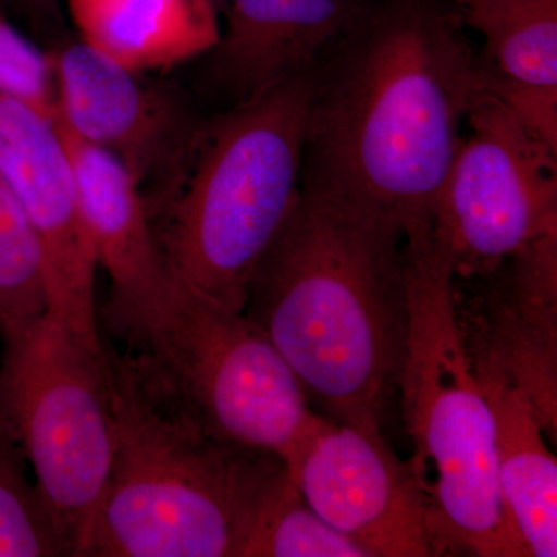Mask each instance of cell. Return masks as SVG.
Listing matches in <instances>:
<instances>
[{"label":"cell","instance_id":"obj_20","mask_svg":"<svg viewBox=\"0 0 557 557\" xmlns=\"http://www.w3.org/2000/svg\"><path fill=\"white\" fill-rule=\"evenodd\" d=\"M20 450L0 435V557L65 555L35 486L17 463Z\"/></svg>","mask_w":557,"mask_h":557},{"label":"cell","instance_id":"obj_15","mask_svg":"<svg viewBox=\"0 0 557 557\" xmlns=\"http://www.w3.org/2000/svg\"><path fill=\"white\" fill-rule=\"evenodd\" d=\"M472 369L493 417L497 482L509 520L530 557H556L557 461L547 431L525 392Z\"/></svg>","mask_w":557,"mask_h":557},{"label":"cell","instance_id":"obj_17","mask_svg":"<svg viewBox=\"0 0 557 557\" xmlns=\"http://www.w3.org/2000/svg\"><path fill=\"white\" fill-rule=\"evenodd\" d=\"M465 25L483 39L480 60L498 75L557 87V0H468Z\"/></svg>","mask_w":557,"mask_h":557},{"label":"cell","instance_id":"obj_16","mask_svg":"<svg viewBox=\"0 0 557 557\" xmlns=\"http://www.w3.org/2000/svg\"><path fill=\"white\" fill-rule=\"evenodd\" d=\"M76 38L139 73L207 54L220 35L209 0H65Z\"/></svg>","mask_w":557,"mask_h":557},{"label":"cell","instance_id":"obj_14","mask_svg":"<svg viewBox=\"0 0 557 557\" xmlns=\"http://www.w3.org/2000/svg\"><path fill=\"white\" fill-rule=\"evenodd\" d=\"M58 126L72 160L98 269L109 278V319L124 333L174 284L161 255L148 200L137 180L115 157L75 137L60 123Z\"/></svg>","mask_w":557,"mask_h":557},{"label":"cell","instance_id":"obj_11","mask_svg":"<svg viewBox=\"0 0 557 557\" xmlns=\"http://www.w3.org/2000/svg\"><path fill=\"white\" fill-rule=\"evenodd\" d=\"M288 471L307 504L366 556H434L426 500L383 434L325 418Z\"/></svg>","mask_w":557,"mask_h":557},{"label":"cell","instance_id":"obj_4","mask_svg":"<svg viewBox=\"0 0 557 557\" xmlns=\"http://www.w3.org/2000/svg\"><path fill=\"white\" fill-rule=\"evenodd\" d=\"M406 249L409 322L398 392L434 556L530 557L498 487L493 417L458 325L448 262L431 226L408 231Z\"/></svg>","mask_w":557,"mask_h":557},{"label":"cell","instance_id":"obj_10","mask_svg":"<svg viewBox=\"0 0 557 557\" xmlns=\"http://www.w3.org/2000/svg\"><path fill=\"white\" fill-rule=\"evenodd\" d=\"M0 178L20 201L42 249L49 313L106 357L98 325V258L72 160L53 115L0 90Z\"/></svg>","mask_w":557,"mask_h":557},{"label":"cell","instance_id":"obj_5","mask_svg":"<svg viewBox=\"0 0 557 557\" xmlns=\"http://www.w3.org/2000/svg\"><path fill=\"white\" fill-rule=\"evenodd\" d=\"M318 70L209 121L177 189L150 211L177 287L242 311L249 278L298 197Z\"/></svg>","mask_w":557,"mask_h":557},{"label":"cell","instance_id":"obj_22","mask_svg":"<svg viewBox=\"0 0 557 557\" xmlns=\"http://www.w3.org/2000/svg\"><path fill=\"white\" fill-rule=\"evenodd\" d=\"M479 67L485 90L516 116L531 137L557 153V87L505 78L487 67L480 57Z\"/></svg>","mask_w":557,"mask_h":557},{"label":"cell","instance_id":"obj_3","mask_svg":"<svg viewBox=\"0 0 557 557\" xmlns=\"http://www.w3.org/2000/svg\"><path fill=\"white\" fill-rule=\"evenodd\" d=\"M115 457L75 556L244 557L281 457L212 435L141 354H108Z\"/></svg>","mask_w":557,"mask_h":557},{"label":"cell","instance_id":"obj_23","mask_svg":"<svg viewBox=\"0 0 557 557\" xmlns=\"http://www.w3.org/2000/svg\"><path fill=\"white\" fill-rule=\"evenodd\" d=\"M3 13L16 11L36 25L50 24L60 17L61 0H0Z\"/></svg>","mask_w":557,"mask_h":557},{"label":"cell","instance_id":"obj_13","mask_svg":"<svg viewBox=\"0 0 557 557\" xmlns=\"http://www.w3.org/2000/svg\"><path fill=\"white\" fill-rule=\"evenodd\" d=\"M379 0H228L208 79L233 106L314 72Z\"/></svg>","mask_w":557,"mask_h":557},{"label":"cell","instance_id":"obj_21","mask_svg":"<svg viewBox=\"0 0 557 557\" xmlns=\"http://www.w3.org/2000/svg\"><path fill=\"white\" fill-rule=\"evenodd\" d=\"M0 90L53 115L49 53L39 49L0 11Z\"/></svg>","mask_w":557,"mask_h":557},{"label":"cell","instance_id":"obj_25","mask_svg":"<svg viewBox=\"0 0 557 557\" xmlns=\"http://www.w3.org/2000/svg\"><path fill=\"white\" fill-rule=\"evenodd\" d=\"M456 2L458 3V5H465V3L468 2V0H456Z\"/></svg>","mask_w":557,"mask_h":557},{"label":"cell","instance_id":"obj_19","mask_svg":"<svg viewBox=\"0 0 557 557\" xmlns=\"http://www.w3.org/2000/svg\"><path fill=\"white\" fill-rule=\"evenodd\" d=\"M244 557H368L307 504L292 474L260 509Z\"/></svg>","mask_w":557,"mask_h":557},{"label":"cell","instance_id":"obj_26","mask_svg":"<svg viewBox=\"0 0 557 557\" xmlns=\"http://www.w3.org/2000/svg\"><path fill=\"white\" fill-rule=\"evenodd\" d=\"M0 11H3V9H2V2H0Z\"/></svg>","mask_w":557,"mask_h":557},{"label":"cell","instance_id":"obj_24","mask_svg":"<svg viewBox=\"0 0 557 557\" xmlns=\"http://www.w3.org/2000/svg\"><path fill=\"white\" fill-rule=\"evenodd\" d=\"M209 2H211L212 5H214L215 9L220 11L225 9L226 2H228V0H209Z\"/></svg>","mask_w":557,"mask_h":557},{"label":"cell","instance_id":"obj_18","mask_svg":"<svg viewBox=\"0 0 557 557\" xmlns=\"http://www.w3.org/2000/svg\"><path fill=\"white\" fill-rule=\"evenodd\" d=\"M49 313L46 265L30 220L0 178V335H21Z\"/></svg>","mask_w":557,"mask_h":557},{"label":"cell","instance_id":"obj_7","mask_svg":"<svg viewBox=\"0 0 557 557\" xmlns=\"http://www.w3.org/2000/svg\"><path fill=\"white\" fill-rule=\"evenodd\" d=\"M124 336L215 437L274 454L288 467L324 423L287 361L242 311L172 284Z\"/></svg>","mask_w":557,"mask_h":557},{"label":"cell","instance_id":"obj_1","mask_svg":"<svg viewBox=\"0 0 557 557\" xmlns=\"http://www.w3.org/2000/svg\"><path fill=\"white\" fill-rule=\"evenodd\" d=\"M406 271L397 219L302 171L242 313L277 348L322 417L383 434L408 339Z\"/></svg>","mask_w":557,"mask_h":557},{"label":"cell","instance_id":"obj_8","mask_svg":"<svg viewBox=\"0 0 557 557\" xmlns=\"http://www.w3.org/2000/svg\"><path fill=\"white\" fill-rule=\"evenodd\" d=\"M435 200L431 234L454 278L491 273L557 233V153L485 90Z\"/></svg>","mask_w":557,"mask_h":557},{"label":"cell","instance_id":"obj_12","mask_svg":"<svg viewBox=\"0 0 557 557\" xmlns=\"http://www.w3.org/2000/svg\"><path fill=\"white\" fill-rule=\"evenodd\" d=\"M471 364L525 392L549 440L557 432V233L491 273L454 278Z\"/></svg>","mask_w":557,"mask_h":557},{"label":"cell","instance_id":"obj_2","mask_svg":"<svg viewBox=\"0 0 557 557\" xmlns=\"http://www.w3.org/2000/svg\"><path fill=\"white\" fill-rule=\"evenodd\" d=\"M456 0H379L318 69L302 171L397 219L431 225L469 110L479 57Z\"/></svg>","mask_w":557,"mask_h":557},{"label":"cell","instance_id":"obj_9","mask_svg":"<svg viewBox=\"0 0 557 557\" xmlns=\"http://www.w3.org/2000/svg\"><path fill=\"white\" fill-rule=\"evenodd\" d=\"M53 116L75 137L104 150L159 207L177 189L209 121L168 84L110 60L76 38L49 53Z\"/></svg>","mask_w":557,"mask_h":557},{"label":"cell","instance_id":"obj_6","mask_svg":"<svg viewBox=\"0 0 557 557\" xmlns=\"http://www.w3.org/2000/svg\"><path fill=\"white\" fill-rule=\"evenodd\" d=\"M0 435L35 474L67 556H75L115 457L108 351L91 354L50 313L3 341Z\"/></svg>","mask_w":557,"mask_h":557}]
</instances>
